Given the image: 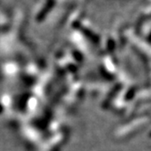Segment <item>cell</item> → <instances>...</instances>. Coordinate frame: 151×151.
<instances>
[{
	"label": "cell",
	"mask_w": 151,
	"mask_h": 151,
	"mask_svg": "<svg viewBox=\"0 0 151 151\" xmlns=\"http://www.w3.org/2000/svg\"><path fill=\"white\" fill-rule=\"evenodd\" d=\"M53 4H54L53 2H48V3L46 4V6L43 7V9L41 10V11L39 12V14H38V17H37V19L38 20H42V19L45 18V17L47 16V12L51 10Z\"/></svg>",
	"instance_id": "6da1fadb"
}]
</instances>
